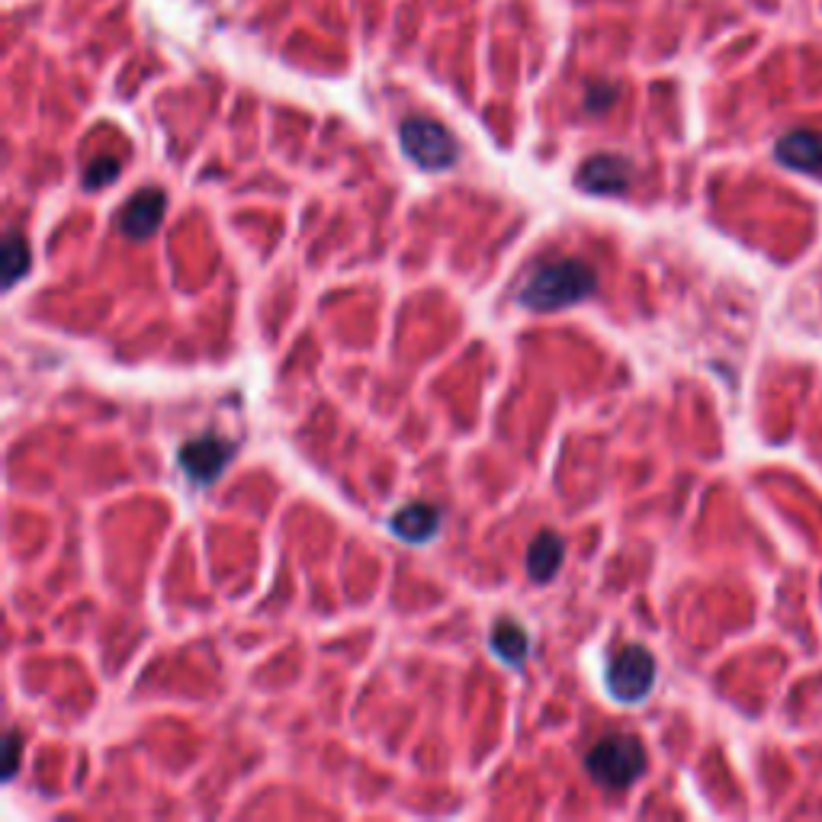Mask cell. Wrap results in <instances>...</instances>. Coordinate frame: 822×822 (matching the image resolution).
<instances>
[{
	"instance_id": "9c48e42d",
	"label": "cell",
	"mask_w": 822,
	"mask_h": 822,
	"mask_svg": "<svg viewBox=\"0 0 822 822\" xmlns=\"http://www.w3.org/2000/svg\"><path fill=\"white\" fill-rule=\"evenodd\" d=\"M393 534L402 537L406 544H427L440 531V511L427 501H411L399 508L389 521Z\"/></svg>"
},
{
	"instance_id": "5bb4252c",
	"label": "cell",
	"mask_w": 822,
	"mask_h": 822,
	"mask_svg": "<svg viewBox=\"0 0 822 822\" xmlns=\"http://www.w3.org/2000/svg\"><path fill=\"white\" fill-rule=\"evenodd\" d=\"M616 87L614 84H591L585 94V110L588 113H608L614 107Z\"/></svg>"
},
{
	"instance_id": "9a60e30c",
	"label": "cell",
	"mask_w": 822,
	"mask_h": 822,
	"mask_svg": "<svg viewBox=\"0 0 822 822\" xmlns=\"http://www.w3.org/2000/svg\"><path fill=\"white\" fill-rule=\"evenodd\" d=\"M16 764H20V733L10 730L7 733V761H3V781L16 777Z\"/></svg>"
},
{
	"instance_id": "7c38bea8",
	"label": "cell",
	"mask_w": 822,
	"mask_h": 822,
	"mask_svg": "<svg viewBox=\"0 0 822 822\" xmlns=\"http://www.w3.org/2000/svg\"><path fill=\"white\" fill-rule=\"evenodd\" d=\"M0 254H3V286L13 289L20 276L29 274V241L20 232H10Z\"/></svg>"
},
{
	"instance_id": "8fae6325",
	"label": "cell",
	"mask_w": 822,
	"mask_h": 822,
	"mask_svg": "<svg viewBox=\"0 0 822 822\" xmlns=\"http://www.w3.org/2000/svg\"><path fill=\"white\" fill-rule=\"evenodd\" d=\"M491 649L501 662H508L511 669H524L527 662V652H531V636L521 623H511V620H501L495 623L491 630Z\"/></svg>"
},
{
	"instance_id": "ba28073f",
	"label": "cell",
	"mask_w": 822,
	"mask_h": 822,
	"mask_svg": "<svg viewBox=\"0 0 822 822\" xmlns=\"http://www.w3.org/2000/svg\"><path fill=\"white\" fill-rule=\"evenodd\" d=\"M774 154L781 164H787L790 171L800 174H822V136L810 133V129H797L787 133L784 138H777Z\"/></svg>"
},
{
	"instance_id": "7a4b0ae2",
	"label": "cell",
	"mask_w": 822,
	"mask_h": 822,
	"mask_svg": "<svg viewBox=\"0 0 822 822\" xmlns=\"http://www.w3.org/2000/svg\"><path fill=\"white\" fill-rule=\"evenodd\" d=\"M585 771L601 787L623 790V787H630V784H636L643 777L646 749H643V743L636 736H623V733L605 736L585 755Z\"/></svg>"
},
{
	"instance_id": "52a82bcc",
	"label": "cell",
	"mask_w": 822,
	"mask_h": 822,
	"mask_svg": "<svg viewBox=\"0 0 822 822\" xmlns=\"http://www.w3.org/2000/svg\"><path fill=\"white\" fill-rule=\"evenodd\" d=\"M164 212H167V194L158 190V187H145V190H138L129 203L123 205V212H120V232L126 238H133V241H148L161 228Z\"/></svg>"
},
{
	"instance_id": "8992f818",
	"label": "cell",
	"mask_w": 822,
	"mask_h": 822,
	"mask_svg": "<svg viewBox=\"0 0 822 822\" xmlns=\"http://www.w3.org/2000/svg\"><path fill=\"white\" fill-rule=\"evenodd\" d=\"M575 184L595 197H620L633 184V164L620 154H595L578 167Z\"/></svg>"
},
{
	"instance_id": "5b68a950",
	"label": "cell",
	"mask_w": 822,
	"mask_h": 822,
	"mask_svg": "<svg viewBox=\"0 0 822 822\" xmlns=\"http://www.w3.org/2000/svg\"><path fill=\"white\" fill-rule=\"evenodd\" d=\"M232 453H235V444H228V440H222V437H215V434H203V437L187 440V444L180 447L177 463H180V470H184L190 479L200 482V485H209V482H215L225 473Z\"/></svg>"
},
{
	"instance_id": "30bf717a",
	"label": "cell",
	"mask_w": 822,
	"mask_h": 822,
	"mask_svg": "<svg viewBox=\"0 0 822 822\" xmlns=\"http://www.w3.org/2000/svg\"><path fill=\"white\" fill-rule=\"evenodd\" d=\"M562 556H565V544L556 531H540L534 537V544L527 549V575L540 585H547L556 578L559 565H562Z\"/></svg>"
},
{
	"instance_id": "6da1fadb",
	"label": "cell",
	"mask_w": 822,
	"mask_h": 822,
	"mask_svg": "<svg viewBox=\"0 0 822 822\" xmlns=\"http://www.w3.org/2000/svg\"><path fill=\"white\" fill-rule=\"evenodd\" d=\"M595 289H598L595 267L578 258H565L544 264L527 276L518 292V302L531 312H559L585 302Z\"/></svg>"
},
{
	"instance_id": "4fadbf2b",
	"label": "cell",
	"mask_w": 822,
	"mask_h": 822,
	"mask_svg": "<svg viewBox=\"0 0 822 822\" xmlns=\"http://www.w3.org/2000/svg\"><path fill=\"white\" fill-rule=\"evenodd\" d=\"M120 171H123V164H120L116 158H97V161H90V167L84 171V187H87V190H100V187L113 184V180L120 177Z\"/></svg>"
},
{
	"instance_id": "3957f363",
	"label": "cell",
	"mask_w": 822,
	"mask_h": 822,
	"mask_svg": "<svg viewBox=\"0 0 822 822\" xmlns=\"http://www.w3.org/2000/svg\"><path fill=\"white\" fill-rule=\"evenodd\" d=\"M402 151L421 171H450L460 158V145L447 126L427 116H411L399 129Z\"/></svg>"
},
{
	"instance_id": "277c9868",
	"label": "cell",
	"mask_w": 822,
	"mask_h": 822,
	"mask_svg": "<svg viewBox=\"0 0 822 822\" xmlns=\"http://www.w3.org/2000/svg\"><path fill=\"white\" fill-rule=\"evenodd\" d=\"M656 685V659L643 646H626L611 659L608 690L620 703H639Z\"/></svg>"
}]
</instances>
